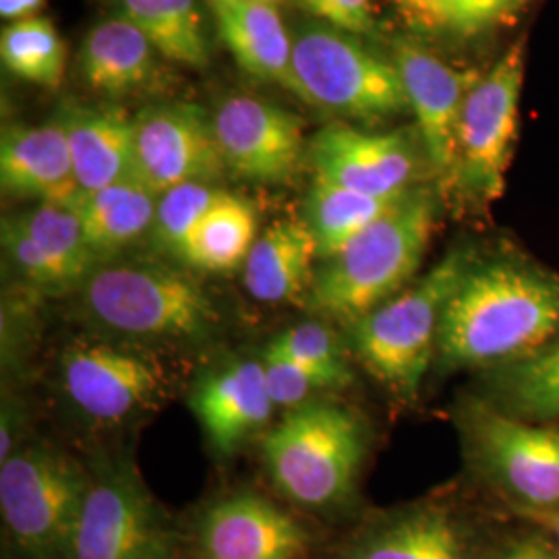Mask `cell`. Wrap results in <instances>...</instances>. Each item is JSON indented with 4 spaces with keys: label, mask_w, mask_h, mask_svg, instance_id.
Here are the masks:
<instances>
[{
    "label": "cell",
    "mask_w": 559,
    "mask_h": 559,
    "mask_svg": "<svg viewBox=\"0 0 559 559\" xmlns=\"http://www.w3.org/2000/svg\"><path fill=\"white\" fill-rule=\"evenodd\" d=\"M2 251L13 272H17V276L32 288L44 295H62L71 290L15 214L2 221Z\"/></svg>",
    "instance_id": "obj_33"
},
{
    "label": "cell",
    "mask_w": 559,
    "mask_h": 559,
    "mask_svg": "<svg viewBox=\"0 0 559 559\" xmlns=\"http://www.w3.org/2000/svg\"><path fill=\"white\" fill-rule=\"evenodd\" d=\"M524 71L526 40L520 38L480 73L462 106L452 189L473 207L487 210L503 195L519 135Z\"/></svg>",
    "instance_id": "obj_8"
},
{
    "label": "cell",
    "mask_w": 559,
    "mask_h": 559,
    "mask_svg": "<svg viewBox=\"0 0 559 559\" xmlns=\"http://www.w3.org/2000/svg\"><path fill=\"white\" fill-rule=\"evenodd\" d=\"M307 160L316 177L369 198H399L413 189L419 170L417 145L402 131H362L336 120L309 140Z\"/></svg>",
    "instance_id": "obj_14"
},
{
    "label": "cell",
    "mask_w": 559,
    "mask_h": 559,
    "mask_svg": "<svg viewBox=\"0 0 559 559\" xmlns=\"http://www.w3.org/2000/svg\"><path fill=\"white\" fill-rule=\"evenodd\" d=\"M15 216L29 237L40 245L69 288L83 286L98 270V258L87 242L75 205L36 203Z\"/></svg>",
    "instance_id": "obj_28"
},
{
    "label": "cell",
    "mask_w": 559,
    "mask_h": 559,
    "mask_svg": "<svg viewBox=\"0 0 559 559\" xmlns=\"http://www.w3.org/2000/svg\"><path fill=\"white\" fill-rule=\"evenodd\" d=\"M81 193H94L135 175V117L117 102H67L57 112Z\"/></svg>",
    "instance_id": "obj_18"
},
{
    "label": "cell",
    "mask_w": 559,
    "mask_h": 559,
    "mask_svg": "<svg viewBox=\"0 0 559 559\" xmlns=\"http://www.w3.org/2000/svg\"><path fill=\"white\" fill-rule=\"evenodd\" d=\"M440 218V195L408 189L378 221L323 261L307 307L348 325L394 299L417 276Z\"/></svg>",
    "instance_id": "obj_2"
},
{
    "label": "cell",
    "mask_w": 559,
    "mask_h": 559,
    "mask_svg": "<svg viewBox=\"0 0 559 559\" xmlns=\"http://www.w3.org/2000/svg\"><path fill=\"white\" fill-rule=\"evenodd\" d=\"M500 559H558V556L547 540L533 537V539L519 540Z\"/></svg>",
    "instance_id": "obj_38"
},
{
    "label": "cell",
    "mask_w": 559,
    "mask_h": 559,
    "mask_svg": "<svg viewBox=\"0 0 559 559\" xmlns=\"http://www.w3.org/2000/svg\"><path fill=\"white\" fill-rule=\"evenodd\" d=\"M0 185L7 195L36 203L81 200L69 141L59 117L44 124H11L0 140Z\"/></svg>",
    "instance_id": "obj_17"
},
{
    "label": "cell",
    "mask_w": 559,
    "mask_h": 559,
    "mask_svg": "<svg viewBox=\"0 0 559 559\" xmlns=\"http://www.w3.org/2000/svg\"><path fill=\"white\" fill-rule=\"evenodd\" d=\"M404 195V193H402ZM369 198L330 180L313 177L305 200V224L320 260H330L402 198Z\"/></svg>",
    "instance_id": "obj_27"
},
{
    "label": "cell",
    "mask_w": 559,
    "mask_h": 559,
    "mask_svg": "<svg viewBox=\"0 0 559 559\" xmlns=\"http://www.w3.org/2000/svg\"><path fill=\"white\" fill-rule=\"evenodd\" d=\"M92 475L50 445L0 462V516L21 559H67Z\"/></svg>",
    "instance_id": "obj_7"
},
{
    "label": "cell",
    "mask_w": 559,
    "mask_h": 559,
    "mask_svg": "<svg viewBox=\"0 0 559 559\" xmlns=\"http://www.w3.org/2000/svg\"><path fill=\"white\" fill-rule=\"evenodd\" d=\"M228 173L214 117L191 102H160L135 115V175L154 193Z\"/></svg>",
    "instance_id": "obj_12"
},
{
    "label": "cell",
    "mask_w": 559,
    "mask_h": 559,
    "mask_svg": "<svg viewBox=\"0 0 559 559\" xmlns=\"http://www.w3.org/2000/svg\"><path fill=\"white\" fill-rule=\"evenodd\" d=\"M342 559H473V547L459 516L427 501L367 524Z\"/></svg>",
    "instance_id": "obj_20"
},
{
    "label": "cell",
    "mask_w": 559,
    "mask_h": 559,
    "mask_svg": "<svg viewBox=\"0 0 559 559\" xmlns=\"http://www.w3.org/2000/svg\"><path fill=\"white\" fill-rule=\"evenodd\" d=\"M160 59L131 21L115 15L94 25L83 38L78 71L85 87L115 102L164 90L168 81Z\"/></svg>",
    "instance_id": "obj_19"
},
{
    "label": "cell",
    "mask_w": 559,
    "mask_h": 559,
    "mask_svg": "<svg viewBox=\"0 0 559 559\" xmlns=\"http://www.w3.org/2000/svg\"><path fill=\"white\" fill-rule=\"evenodd\" d=\"M69 402L98 423H124L156 406L166 376L160 362L108 342H75L60 360Z\"/></svg>",
    "instance_id": "obj_11"
},
{
    "label": "cell",
    "mask_w": 559,
    "mask_h": 559,
    "mask_svg": "<svg viewBox=\"0 0 559 559\" xmlns=\"http://www.w3.org/2000/svg\"><path fill=\"white\" fill-rule=\"evenodd\" d=\"M559 340V276L519 258L475 261L448 300L438 355L450 367H510Z\"/></svg>",
    "instance_id": "obj_1"
},
{
    "label": "cell",
    "mask_w": 559,
    "mask_h": 559,
    "mask_svg": "<svg viewBox=\"0 0 559 559\" xmlns=\"http://www.w3.org/2000/svg\"><path fill=\"white\" fill-rule=\"evenodd\" d=\"M44 4L46 0H0V17L9 23L29 20L40 13Z\"/></svg>",
    "instance_id": "obj_39"
},
{
    "label": "cell",
    "mask_w": 559,
    "mask_h": 559,
    "mask_svg": "<svg viewBox=\"0 0 559 559\" xmlns=\"http://www.w3.org/2000/svg\"><path fill=\"white\" fill-rule=\"evenodd\" d=\"M212 445L230 454L261 429L276 408L260 360H239L205 376L189 400Z\"/></svg>",
    "instance_id": "obj_21"
},
{
    "label": "cell",
    "mask_w": 559,
    "mask_h": 559,
    "mask_svg": "<svg viewBox=\"0 0 559 559\" xmlns=\"http://www.w3.org/2000/svg\"><path fill=\"white\" fill-rule=\"evenodd\" d=\"M160 559H200L198 558V554H193V556H189V554H180L179 549L173 545Z\"/></svg>",
    "instance_id": "obj_41"
},
{
    "label": "cell",
    "mask_w": 559,
    "mask_h": 559,
    "mask_svg": "<svg viewBox=\"0 0 559 559\" xmlns=\"http://www.w3.org/2000/svg\"><path fill=\"white\" fill-rule=\"evenodd\" d=\"M265 353L299 362L305 369L320 376L321 380L328 381L334 390L346 388L353 381L348 362L340 350L338 340L328 325L321 323L307 321L282 332L265 348Z\"/></svg>",
    "instance_id": "obj_31"
},
{
    "label": "cell",
    "mask_w": 559,
    "mask_h": 559,
    "mask_svg": "<svg viewBox=\"0 0 559 559\" xmlns=\"http://www.w3.org/2000/svg\"><path fill=\"white\" fill-rule=\"evenodd\" d=\"M496 406L537 423H559V340L535 357L503 367Z\"/></svg>",
    "instance_id": "obj_30"
},
{
    "label": "cell",
    "mask_w": 559,
    "mask_h": 559,
    "mask_svg": "<svg viewBox=\"0 0 559 559\" xmlns=\"http://www.w3.org/2000/svg\"><path fill=\"white\" fill-rule=\"evenodd\" d=\"M83 307L127 338H205L218 311L198 282L158 265H106L83 284Z\"/></svg>",
    "instance_id": "obj_6"
},
{
    "label": "cell",
    "mask_w": 559,
    "mask_h": 559,
    "mask_svg": "<svg viewBox=\"0 0 559 559\" xmlns=\"http://www.w3.org/2000/svg\"><path fill=\"white\" fill-rule=\"evenodd\" d=\"M222 189L214 182H185L164 191L152 235L160 249L182 260L185 247L205 212L221 198Z\"/></svg>",
    "instance_id": "obj_32"
},
{
    "label": "cell",
    "mask_w": 559,
    "mask_h": 559,
    "mask_svg": "<svg viewBox=\"0 0 559 559\" xmlns=\"http://www.w3.org/2000/svg\"><path fill=\"white\" fill-rule=\"evenodd\" d=\"M216 32L242 71L276 83L300 100L293 71V34L278 11L258 0H203Z\"/></svg>",
    "instance_id": "obj_22"
},
{
    "label": "cell",
    "mask_w": 559,
    "mask_h": 559,
    "mask_svg": "<svg viewBox=\"0 0 559 559\" xmlns=\"http://www.w3.org/2000/svg\"><path fill=\"white\" fill-rule=\"evenodd\" d=\"M228 173L260 185H286L307 160L302 120L278 104L233 96L212 112Z\"/></svg>",
    "instance_id": "obj_13"
},
{
    "label": "cell",
    "mask_w": 559,
    "mask_h": 559,
    "mask_svg": "<svg viewBox=\"0 0 559 559\" xmlns=\"http://www.w3.org/2000/svg\"><path fill=\"white\" fill-rule=\"evenodd\" d=\"M261 362H263V371H265L267 392H270V399L274 402V406L295 411L299 406H305L307 400L311 399L316 392L334 390L328 381L321 380L320 376L305 369L295 360L263 353Z\"/></svg>",
    "instance_id": "obj_35"
},
{
    "label": "cell",
    "mask_w": 559,
    "mask_h": 559,
    "mask_svg": "<svg viewBox=\"0 0 559 559\" xmlns=\"http://www.w3.org/2000/svg\"><path fill=\"white\" fill-rule=\"evenodd\" d=\"M175 545L158 503L124 466L92 475L67 559H160Z\"/></svg>",
    "instance_id": "obj_10"
},
{
    "label": "cell",
    "mask_w": 559,
    "mask_h": 559,
    "mask_svg": "<svg viewBox=\"0 0 559 559\" xmlns=\"http://www.w3.org/2000/svg\"><path fill=\"white\" fill-rule=\"evenodd\" d=\"M258 240V216L242 198L222 191L185 247L182 261L210 274L242 267Z\"/></svg>",
    "instance_id": "obj_26"
},
{
    "label": "cell",
    "mask_w": 559,
    "mask_h": 559,
    "mask_svg": "<svg viewBox=\"0 0 559 559\" xmlns=\"http://www.w3.org/2000/svg\"><path fill=\"white\" fill-rule=\"evenodd\" d=\"M316 260L318 245L305 221L276 222L258 237L242 265L245 288L267 305L307 300L318 272Z\"/></svg>",
    "instance_id": "obj_23"
},
{
    "label": "cell",
    "mask_w": 559,
    "mask_h": 559,
    "mask_svg": "<svg viewBox=\"0 0 559 559\" xmlns=\"http://www.w3.org/2000/svg\"><path fill=\"white\" fill-rule=\"evenodd\" d=\"M293 71L300 100L344 119L373 122L408 110L392 57L320 21L293 34Z\"/></svg>",
    "instance_id": "obj_5"
},
{
    "label": "cell",
    "mask_w": 559,
    "mask_h": 559,
    "mask_svg": "<svg viewBox=\"0 0 559 559\" xmlns=\"http://www.w3.org/2000/svg\"><path fill=\"white\" fill-rule=\"evenodd\" d=\"M390 57L396 64L408 110L417 122L427 162L452 187L460 112L480 73L456 69L408 38H394Z\"/></svg>",
    "instance_id": "obj_15"
},
{
    "label": "cell",
    "mask_w": 559,
    "mask_h": 559,
    "mask_svg": "<svg viewBox=\"0 0 559 559\" xmlns=\"http://www.w3.org/2000/svg\"><path fill=\"white\" fill-rule=\"evenodd\" d=\"M0 59L9 73L46 90H59L67 75L69 50L48 17H29L4 25Z\"/></svg>",
    "instance_id": "obj_29"
},
{
    "label": "cell",
    "mask_w": 559,
    "mask_h": 559,
    "mask_svg": "<svg viewBox=\"0 0 559 559\" xmlns=\"http://www.w3.org/2000/svg\"><path fill=\"white\" fill-rule=\"evenodd\" d=\"M535 516L543 519V522L549 526V531L556 535V540H558L559 547V512H549V514H535Z\"/></svg>",
    "instance_id": "obj_40"
},
{
    "label": "cell",
    "mask_w": 559,
    "mask_h": 559,
    "mask_svg": "<svg viewBox=\"0 0 559 559\" xmlns=\"http://www.w3.org/2000/svg\"><path fill=\"white\" fill-rule=\"evenodd\" d=\"M462 431L473 464L533 514L559 512V423L520 419L493 402H471Z\"/></svg>",
    "instance_id": "obj_9"
},
{
    "label": "cell",
    "mask_w": 559,
    "mask_h": 559,
    "mask_svg": "<svg viewBox=\"0 0 559 559\" xmlns=\"http://www.w3.org/2000/svg\"><path fill=\"white\" fill-rule=\"evenodd\" d=\"M311 545L299 520L258 493L210 503L195 531L200 559H309Z\"/></svg>",
    "instance_id": "obj_16"
},
{
    "label": "cell",
    "mask_w": 559,
    "mask_h": 559,
    "mask_svg": "<svg viewBox=\"0 0 559 559\" xmlns=\"http://www.w3.org/2000/svg\"><path fill=\"white\" fill-rule=\"evenodd\" d=\"M528 0H448L445 32L460 38H475L493 32L519 17Z\"/></svg>",
    "instance_id": "obj_34"
},
{
    "label": "cell",
    "mask_w": 559,
    "mask_h": 559,
    "mask_svg": "<svg viewBox=\"0 0 559 559\" xmlns=\"http://www.w3.org/2000/svg\"><path fill=\"white\" fill-rule=\"evenodd\" d=\"M402 21L417 34L436 36L445 32L448 0H390Z\"/></svg>",
    "instance_id": "obj_37"
},
{
    "label": "cell",
    "mask_w": 559,
    "mask_h": 559,
    "mask_svg": "<svg viewBox=\"0 0 559 559\" xmlns=\"http://www.w3.org/2000/svg\"><path fill=\"white\" fill-rule=\"evenodd\" d=\"M117 15L131 21L162 59L189 69L212 60L203 0H115Z\"/></svg>",
    "instance_id": "obj_25"
},
{
    "label": "cell",
    "mask_w": 559,
    "mask_h": 559,
    "mask_svg": "<svg viewBox=\"0 0 559 559\" xmlns=\"http://www.w3.org/2000/svg\"><path fill=\"white\" fill-rule=\"evenodd\" d=\"M158 193L138 177L85 193L75 203L87 242L98 261L106 260L152 233Z\"/></svg>",
    "instance_id": "obj_24"
},
{
    "label": "cell",
    "mask_w": 559,
    "mask_h": 559,
    "mask_svg": "<svg viewBox=\"0 0 559 559\" xmlns=\"http://www.w3.org/2000/svg\"><path fill=\"white\" fill-rule=\"evenodd\" d=\"M258 2H263V4H270V7H274V4H278L282 0H258Z\"/></svg>",
    "instance_id": "obj_42"
},
{
    "label": "cell",
    "mask_w": 559,
    "mask_h": 559,
    "mask_svg": "<svg viewBox=\"0 0 559 559\" xmlns=\"http://www.w3.org/2000/svg\"><path fill=\"white\" fill-rule=\"evenodd\" d=\"M299 4L313 20L359 38L378 29L373 0H299Z\"/></svg>",
    "instance_id": "obj_36"
},
{
    "label": "cell",
    "mask_w": 559,
    "mask_h": 559,
    "mask_svg": "<svg viewBox=\"0 0 559 559\" xmlns=\"http://www.w3.org/2000/svg\"><path fill=\"white\" fill-rule=\"evenodd\" d=\"M367 452L365 429L338 404H305L263 440V459L274 487L309 510H330L350 500Z\"/></svg>",
    "instance_id": "obj_4"
},
{
    "label": "cell",
    "mask_w": 559,
    "mask_h": 559,
    "mask_svg": "<svg viewBox=\"0 0 559 559\" xmlns=\"http://www.w3.org/2000/svg\"><path fill=\"white\" fill-rule=\"evenodd\" d=\"M454 251L413 286L350 323V340L365 369L400 400H415L440 344L441 321L473 263Z\"/></svg>",
    "instance_id": "obj_3"
}]
</instances>
